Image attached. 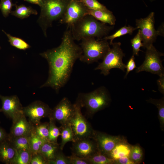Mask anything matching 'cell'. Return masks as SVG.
I'll use <instances>...</instances> for the list:
<instances>
[{
    "label": "cell",
    "instance_id": "1",
    "mask_svg": "<svg viewBox=\"0 0 164 164\" xmlns=\"http://www.w3.org/2000/svg\"><path fill=\"white\" fill-rule=\"evenodd\" d=\"M82 53L80 46L75 43L70 27H68L58 47L41 53L49 65L48 78L41 87H50L58 92L69 80L76 61Z\"/></svg>",
    "mask_w": 164,
    "mask_h": 164
},
{
    "label": "cell",
    "instance_id": "2",
    "mask_svg": "<svg viewBox=\"0 0 164 164\" xmlns=\"http://www.w3.org/2000/svg\"><path fill=\"white\" fill-rule=\"evenodd\" d=\"M73 39L79 41L85 38L97 37L100 40L107 36L114 28L87 15L70 27Z\"/></svg>",
    "mask_w": 164,
    "mask_h": 164
},
{
    "label": "cell",
    "instance_id": "3",
    "mask_svg": "<svg viewBox=\"0 0 164 164\" xmlns=\"http://www.w3.org/2000/svg\"><path fill=\"white\" fill-rule=\"evenodd\" d=\"M81 108H85L87 114L92 116L109 105L111 99L108 90L104 86L87 93H79L76 100Z\"/></svg>",
    "mask_w": 164,
    "mask_h": 164
},
{
    "label": "cell",
    "instance_id": "4",
    "mask_svg": "<svg viewBox=\"0 0 164 164\" xmlns=\"http://www.w3.org/2000/svg\"><path fill=\"white\" fill-rule=\"evenodd\" d=\"M70 0H42L39 6L40 13L38 20L44 35L53 22L61 19L66 11Z\"/></svg>",
    "mask_w": 164,
    "mask_h": 164
},
{
    "label": "cell",
    "instance_id": "5",
    "mask_svg": "<svg viewBox=\"0 0 164 164\" xmlns=\"http://www.w3.org/2000/svg\"><path fill=\"white\" fill-rule=\"evenodd\" d=\"M81 40L80 45L82 53L79 60L88 64L103 60L111 48L106 40H96L95 38L91 37Z\"/></svg>",
    "mask_w": 164,
    "mask_h": 164
},
{
    "label": "cell",
    "instance_id": "6",
    "mask_svg": "<svg viewBox=\"0 0 164 164\" xmlns=\"http://www.w3.org/2000/svg\"><path fill=\"white\" fill-rule=\"evenodd\" d=\"M112 48L107 53L102 60V61L94 69L100 70L101 73L106 76L110 73V70L116 68L125 71L126 65L122 61L125 54L121 47L120 42L113 43Z\"/></svg>",
    "mask_w": 164,
    "mask_h": 164
},
{
    "label": "cell",
    "instance_id": "7",
    "mask_svg": "<svg viewBox=\"0 0 164 164\" xmlns=\"http://www.w3.org/2000/svg\"><path fill=\"white\" fill-rule=\"evenodd\" d=\"M74 105L75 112L69 124L73 133L74 141L84 138H92L95 130L82 114L81 107L77 100Z\"/></svg>",
    "mask_w": 164,
    "mask_h": 164
},
{
    "label": "cell",
    "instance_id": "8",
    "mask_svg": "<svg viewBox=\"0 0 164 164\" xmlns=\"http://www.w3.org/2000/svg\"><path fill=\"white\" fill-rule=\"evenodd\" d=\"M155 13L151 12L144 18L136 20V25L140 30L143 47L146 49L149 48L155 41L158 36H161L159 31L155 28Z\"/></svg>",
    "mask_w": 164,
    "mask_h": 164
},
{
    "label": "cell",
    "instance_id": "9",
    "mask_svg": "<svg viewBox=\"0 0 164 164\" xmlns=\"http://www.w3.org/2000/svg\"><path fill=\"white\" fill-rule=\"evenodd\" d=\"M163 55V53L158 51L153 45H152L146 49L145 60L141 65L137 67L136 72L138 73L145 71L157 74L159 77L164 75V68L160 58Z\"/></svg>",
    "mask_w": 164,
    "mask_h": 164
},
{
    "label": "cell",
    "instance_id": "10",
    "mask_svg": "<svg viewBox=\"0 0 164 164\" xmlns=\"http://www.w3.org/2000/svg\"><path fill=\"white\" fill-rule=\"evenodd\" d=\"M88 10L80 0H70L60 22L70 27L87 15Z\"/></svg>",
    "mask_w": 164,
    "mask_h": 164
},
{
    "label": "cell",
    "instance_id": "11",
    "mask_svg": "<svg viewBox=\"0 0 164 164\" xmlns=\"http://www.w3.org/2000/svg\"><path fill=\"white\" fill-rule=\"evenodd\" d=\"M52 110L48 104L39 101H34L23 108L24 114L33 125L40 123L42 118L49 117Z\"/></svg>",
    "mask_w": 164,
    "mask_h": 164
},
{
    "label": "cell",
    "instance_id": "12",
    "mask_svg": "<svg viewBox=\"0 0 164 164\" xmlns=\"http://www.w3.org/2000/svg\"><path fill=\"white\" fill-rule=\"evenodd\" d=\"M74 112V104H72L67 98L64 97L52 109L49 117H51L63 125L69 124Z\"/></svg>",
    "mask_w": 164,
    "mask_h": 164
},
{
    "label": "cell",
    "instance_id": "13",
    "mask_svg": "<svg viewBox=\"0 0 164 164\" xmlns=\"http://www.w3.org/2000/svg\"><path fill=\"white\" fill-rule=\"evenodd\" d=\"M98 151L107 156L115 145L124 138L123 136H113L94 130L92 137Z\"/></svg>",
    "mask_w": 164,
    "mask_h": 164
},
{
    "label": "cell",
    "instance_id": "14",
    "mask_svg": "<svg viewBox=\"0 0 164 164\" xmlns=\"http://www.w3.org/2000/svg\"><path fill=\"white\" fill-rule=\"evenodd\" d=\"M0 99L2 103L0 112H2L12 121L23 114V107L16 95L7 96L0 95Z\"/></svg>",
    "mask_w": 164,
    "mask_h": 164
},
{
    "label": "cell",
    "instance_id": "15",
    "mask_svg": "<svg viewBox=\"0 0 164 164\" xmlns=\"http://www.w3.org/2000/svg\"><path fill=\"white\" fill-rule=\"evenodd\" d=\"M72 142V154L81 157L87 158L98 151L96 143L92 138L80 139Z\"/></svg>",
    "mask_w": 164,
    "mask_h": 164
},
{
    "label": "cell",
    "instance_id": "16",
    "mask_svg": "<svg viewBox=\"0 0 164 164\" xmlns=\"http://www.w3.org/2000/svg\"><path fill=\"white\" fill-rule=\"evenodd\" d=\"M12 121L10 132L8 134L9 138L30 136L33 125L27 120L24 114Z\"/></svg>",
    "mask_w": 164,
    "mask_h": 164
},
{
    "label": "cell",
    "instance_id": "17",
    "mask_svg": "<svg viewBox=\"0 0 164 164\" xmlns=\"http://www.w3.org/2000/svg\"><path fill=\"white\" fill-rule=\"evenodd\" d=\"M132 146L125 138L115 145L107 156L114 160L123 157H129Z\"/></svg>",
    "mask_w": 164,
    "mask_h": 164
},
{
    "label": "cell",
    "instance_id": "18",
    "mask_svg": "<svg viewBox=\"0 0 164 164\" xmlns=\"http://www.w3.org/2000/svg\"><path fill=\"white\" fill-rule=\"evenodd\" d=\"M16 151L9 139L0 144V161L6 164H11Z\"/></svg>",
    "mask_w": 164,
    "mask_h": 164
},
{
    "label": "cell",
    "instance_id": "19",
    "mask_svg": "<svg viewBox=\"0 0 164 164\" xmlns=\"http://www.w3.org/2000/svg\"><path fill=\"white\" fill-rule=\"evenodd\" d=\"M60 150L58 143L46 141L42 146L38 153L40 154L48 162L53 160Z\"/></svg>",
    "mask_w": 164,
    "mask_h": 164
},
{
    "label": "cell",
    "instance_id": "20",
    "mask_svg": "<svg viewBox=\"0 0 164 164\" xmlns=\"http://www.w3.org/2000/svg\"><path fill=\"white\" fill-rule=\"evenodd\" d=\"M87 15H92L99 21L110 26H114L116 19L112 12L110 10L103 11L88 9Z\"/></svg>",
    "mask_w": 164,
    "mask_h": 164
},
{
    "label": "cell",
    "instance_id": "21",
    "mask_svg": "<svg viewBox=\"0 0 164 164\" xmlns=\"http://www.w3.org/2000/svg\"><path fill=\"white\" fill-rule=\"evenodd\" d=\"M61 141L60 148L63 150L65 144L68 142L74 141L73 133L69 124L61 125L60 127Z\"/></svg>",
    "mask_w": 164,
    "mask_h": 164
},
{
    "label": "cell",
    "instance_id": "22",
    "mask_svg": "<svg viewBox=\"0 0 164 164\" xmlns=\"http://www.w3.org/2000/svg\"><path fill=\"white\" fill-rule=\"evenodd\" d=\"M29 137L30 136L13 138L9 137L8 139L16 150H27L30 151Z\"/></svg>",
    "mask_w": 164,
    "mask_h": 164
},
{
    "label": "cell",
    "instance_id": "23",
    "mask_svg": "<svg viewBox=\"0 0 164 164\" xmlns=\"http://www.w3.org/2000/svg\"><path fill=\"white\" fill-rule=\"evenodd\" d=\"M12 15L21 19L26 18L31 15H37L36 11L30 7L23 5H16L15 9L12 11L11 13Z\"/></svg>",
    "mask_w": 164,
    "mask_h": 164
},
{
    "label": "cell",
    "instance_id": "24",
    "mask_svg": "<svg viewBox=\"0 0 164 164\" xmlns=\"http://www.w3.org/2000/svg\"><path fill=\"white\" fill-rule=\"evenodd\" d=\"M16 151L15 155L11 164H30L32 156L30 151L16 150Z\"/></svg>",
    "mask_w": 164,
    "mask_h": 164
},
{
    "label": "cell",
    "instance_id": "25",
    "mask_svg": "<svg viewBox=\"0 0 164 164\" xmlns=\"http://www.w3.org/2000/svg\"><path fill=\"white\" fill-rule=\"evenodd\" d=\"M148 102L155 105L158 110V118L161 130H164V98L159 99L150 98L146 100Z\"/></svg>",
    "mask_w": 164,
    "mask_h": 164
},
{
    "label": "cell",
    "instance_id": "26",
    "mask_svg": "<svg viewBox=\"0 0 164 164\" xmlns=\"http://www.w3.org/2000/svg\"><path fill=\"white\" fill-rule=\"evenodd\" d=\"M137 29L136 27H134L130 25L128 26H125L117 31L113 34L110 36H107L101 39L107 40H110L109 44L111 45L113 43V40L115 38L127 34L131 35L134 31Z\"/></svg>",
    "mask_w": 164,
    "mask_h": 164
},
{
    "label": "cell",
    "instance_id": "27",
    "mask_svg": "<svg viewBox=\"0 0 164 164\" xmlns=\"http://www.w3.org/2000/svg\"><path fill=\"white\" fill-rule=\"evenodd\" d=\"M49 130V122L41 123L33 125L32 132L42 139L48 141Z\"/></svg>",
    "mask_w": 164,
    "mask_h": 164
},
{
    "label": "cell",
    "instance_id": "28",
    "mask_svg": "<svg viewBox=\"0 0 164 164\" xmlns=\"http://www.w3.org/2000/svg\"><path fill=\"white\" fill-rule=\"evenodd\" d=\"M90 164H114V160L98 151L87 158Z\"/></svg>",
    "mask_w": 164,
    "mask_h": 164
},
{
    "label": "cell",
    "instance_id": "29",
    "mask_svg": "<svg viewBox=\"0 0 164 164\" xmlns=\"http://www.w3.org/2000/svg\"><path fill=\"white\" fill-rule=\"evenodd\" d=\"M46 142L32 131L29 137L30 148L32 155L38 153L42 146Z\"/></svg>",
    "mask_w": 164,
    "mask_h": 164
},
{
    "label": "cell",
    "instance_id": "30",
    "mask_svg": "<svg viewBox=\"0 0 164 164\" xmlns=\"http://www.w3.org/2000/svg\"><path fill=\"white\" fill-rule=\"evenodd\" d=\"M49 130L48 141L49 142L57 143V139L60 135V127H58L55 124V121L50 117H49Z\"/></svg>",
    "mask_w": 164,
    "mask_h": 164
},
{
    "label": "cell",
    "instance_id": "31",
    "mask_svg": "<svg viewBox=\"0 0 164 164\" xmlns=\"http://www.w3.org/2000/svg\"><path fill=\"white\" fill-rule=\"evenodd\" d=\"M143 157V151L140 145L138 144L132 145L129 158L134 164L140 163Z\"/></svg>",
    "mask_w": 164,
    "mask_h": 164
},
{
    "label": "cell",
    "instance_id": "32",
    "mask_svg": "<svg viewBox=\"0 0 164 164\" xmlns=\"http://www.w3.org/2000/svg\"><path fill=\"white\" fill-rule=\"evenodd\" d=\"M2 31L6 35L9 42L12 46L22 50H25L30 47L27 43L21 39L12 36L3 30H2Z\"/></svg>",
    "mask_w": 164,
    "mask_h": 164
},
{
    "label": "cell",
    "instance_id": "33",
    "mask_svg": "<svg viewBox=\"0 0 164 164\" xmlns=\"http://www.w3.org/2000/svg\"><path fill=\"white\" fill-rule=\"evenodd\" d=\"M133 49V55L138 56L139 52L141 51L140 48L143 46L140 30L139 29L137 34L131 40Z\"/></svg>",
    "mask_w": 164,
    "mask_h": 164
},
{
    "label": "cell",
    "instance_id": "34",
    "mask_svg": "<svg viewBox=\"0 0 164 164\" xmlns=\"http://www.w3.org/2000/svg\"><path fill=\"white\" fill-rule=\"evenodd\" d=\"M89 9L108 11L109 10L97 0H80Z\"/></svg>",
    "mask_w": 164,
    "mask_h": 164
},
{
    "label": "cell",
    "instance_id": "35",
    "mask_svg": "<svg viewBox=\"0 0 164 164\" xmlns=\"http://www.w3.org/2000/svg\"><path fill=\"white\" fill-rule=\"evenodd\" d=\"M48 164H70V161L69 156H66L60 149L55 159L49 161Z\"/></svg>",
    "mask_w": 164,
    "mask_h": 164
},
{
    "label": "cell",
    "instance_id": "36",
    "mask_svg": "<svg viewBox=\"0 0 164 164\" xmlns=\"http://www.w3.org/2000/svg\"><path fill=\"white\" fill-rule=\"evenodd\" d=\"M14 5L12 0H1L0 9L3 16L6 17L11 13L12 7Z\"/></svg>",
    "mask_w": 164,
    "mask_h": 164
},
{
    "label": "cell",
    "instance_id": "37",
    "mask_svg": "<svg viewBox=\"0 0 164 164\" xmlns=\"http://www.w3.org/2000/svg\"><path fill=\"white\" fill-rule=\"evenodd\" d=\"M69 157L70 164H90L87 159L77 156L73 154Z\"/></svg>",
    "mask_w": 164,
    "mask_h": 164
},
{
    "label": "cell",
    "instance_id": "38",
    "mask_svg": "<svg viewBox=\"0 0 164 164\" xmlns=\"http://www.w3.org/2000/svg\"><path fill=\"white\" fill-rule=\"evenodd\" d=\"M30 164H47V162L40 154L32 155Z\"/></svg>",
    "mask_w": 164,
    "mask_h": 164
},
{
    "label": "cell",
    "instance_id": "39",
    "mask_svg": "<svg viewBox=\"0 0 164 164\" xmlns=\"http://www.w3.org/2000/svg\"><path fill=\"white\" fill-rule=\"evenodd\" d=\"M134 56L132 55L128 61L126 65L125 68L126 69V72L124 78H126L128 73L132 71L135 68H137L135 61Z\"/></svg>",
    "mask_w": 164,
    "mask_h": 164
},
{
    "label": "cell",
    "instance_id": "40",
    "mask_svg": "<svg viewBox=\"0 0 164 164\" xmlns=\"http://www.w3.org/2000/svg\"><path fill=\"white\" fill-rule=\"evenodd\" d=\"M114 164H134L128 157L125 156L121 157L114 160Z\"/></svg>",
    "mask_w": 164,
    "mask_h": 164
},
{
    "label": "cell",
    "instance_id": "41",
    "mask_svg": "<svg viewBox=\"0 0 164 164\" xmlns=\"http://www.w3.org/2000/svg\"><path fill=\"white\" fill-rule=\"evenodd\" d=\"M158 90L163 95L164 94V75L159 77L157 80Z\"/></svg>",
    "mask_w": 164,
    "mask_h": 164
},
{
    "label": "cell",
    "instance_id": "42",
    "mask_svg": "<svg viewBox=\"0 0 164 164\" xmlns=\"http://www.w3.org/2000/svg\"><path fill=\"white\" fill-rule=\"evenodd\" d=\"M8 138V134L4 129L0 127V144L7 140Z\"/></svg>",
    "mask_w": 164,
    "mask_h": 164
},
{
    "label": "cell",
    "instance_id": "43",
    "mask_svg": "<svg viewBox=\"0 0 164 164\" xmlns=\"http://www.w3.org/2000/svg\"><path fill=\"white\" fill-rule=\"evenodd\" d=\"M32 4L38 5L39 6L41 5L42 0H24Z\"/></svg>",
    "mask_w": 164,
    "mask_h": 164
},
{
    "label": "cell",
    "instance_id": "44",
    "mask_svg": "<svg viewBox=\"0 0 164 164\" xmlns=\"http://www.w3.org/2000/svg\"></svg>",
    "mask_w": 164,
    "mask_h": 164
}]
</instances>
